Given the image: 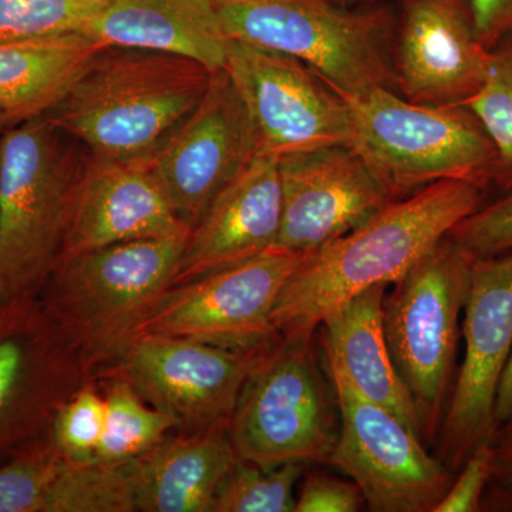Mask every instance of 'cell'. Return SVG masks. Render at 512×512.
<instances>
[{"instance_id":"obj_38","label":"cell","mask_w":512,"mask_h":512,"mask_svg":"<svg viewBox=\"0 0 512 512\" xmlns=\"http://www.w3.org/2000/svg\"><path fill=\"white\" fill-rule=\"evenodd\" d=\"M335 2L343 3V5H356V3L375 2V0H335Z\"/></svg>"},{"instance_id":"obj_37","label":"cell","mask_w":512,"mask_h":512,"mask_svg":"<svg viewBox=\"0 0 512 512\" xmlns=\"http://www.w3.org/2000/svg\"><path fill=\"white\" fill-rule=\"evenodd\" d=\"M10 126H12V124H10V121L8 117H6V114L0 111V136H2L3 130H5L6 127Z\"/></svg>"},{"instance_id":"obj_12","label":"cell","mask_w":512,"mask_h":512,"mask_svg":"<svg viewBox=\"0 0 512 512\" xmlns=\"http://www.w3.org/2000/svg\"><path fill=\"white\" fill-rule=\"evenodd\" d=\"M90 380L96 376L37 296L0 303V457L45 436Z\"/></svg>"},{"instance_id":"obj_33","label":"cell","mask_w":512,"mask_h":512,"mask_svg":"<svg viewBox=\"0 0 512 512\" xmlns=\"http://www.w3.org/2000/svg\"><path fill=\"white\" fill-rule=\"evenodd\" d=\"M363 503L365 500L355 483L315 473L302 484L295 512H357Z\"/></svg>"},{"instance_id":"obj_23","label":"cell","mask_w":512,"mask_h":512,"mask_svg":"<svg viewBox=\"0 0 512 512\" xmlns=\"http://www.w3.org/2000/svg\"><path fill=\"white\" fill-rule=\"evenodd\" d=\"M101 49L100 43L82 33L3 40L0 42V111L12 126L45 116L66 96Z\"/></svg>"},{"instance_id":"obj_24","label":"cell","mask_w":512,"mask_h":512,"mask_svg":"<svg viewBox=\"0 0 512 512\" xmlns=\"http://www.w3.org/2000/svg\"><path fill=\"white\" fill-rule=\"evenodd\" d=\"M106 426L93 461L124 463L146 454L175 429V421L150 406L123 377L103 376Z\"/></svg>"},{"instance_id":"obj_28","label":"cell","mask_w":512,"mask_h":512,"mask_svg":"<svg viewBox=\"0 0 512 512\" xmlns=\"http://www.w3.org/2000/svg\"><path fill=\"white\" fill-rule=\"evenodd\" d=\"M109 0H0V42L86 32Z\"/></svg>"},{"instance_id":"obj_35","label":"cell","mask_w":512,"mask_h":512,"mask_svg":"<svg viewBox=\"0 0 512 512\" xmlns=\"http://www.w3.org/2000/svg\"><path fill=\"white\" fill-rule=\"evenodd\" d=\"M473 15L478 42L493 49L512 35V0H467Z\"/></svg>"},{"instance_id":"obj_29","label":"cell","mask_w":512,"mask_h":512,"mask_svg":"<svg viewBox=\"0 0 512 512\" xmlns=\"http://www.w3.org/2000/svg\"><path fill=\"white\" fill-rule=\"evenodd\" d=\"M66 461L47 433L9 456L0 464V512H43Z\"/></svg>"},{"instance_id":"obj_5","label":"cell","mask_w":512,"mask_h":512,"mask_svg":"<svg viewBox=\"0 0 512 512\" xmlns=\"http://www.w3.org/2000/svg\"><path fill=\"white\" fill-rule=\"evenodd\" d=\"M231 40L284 53L339 94L397 92L393 13L335 0H214ZM399 93V92H397Z\"/></svg>"},{"instance_id":"obj_32","label":"cell","mask_w":512,"mask_h":512,"mask_svg":"<svg viewBox=\"0 0 512 512\" xmlns=\"http://www.w3.org/2000/svg\"><path fill=\"white\" fill-rule=\"evenodd\" d=\"M493 470L491 440L478 446L454 477L443 500L433 512H480L481 501Z\"/></svg>"},{"instance_id":"obj_30","label":"cell","mask_w":512,"mask_h":512,"mask_svg":"<svg viewBox=\"0 0 512 512\" xmlns=\"http://www.w3.org/2000/svg\"><path fill=\"white\" fill-rule=\"evenodd\" d=\"M106 426V400L99 380H90L60 407L47 436L64 460L93 461Z\"/></svg>"},{"instance_id":"obj_3","label":"cell","mask_w":512,"mask_h":512,"mask_svg":"<svg viewBox=\"0 0 512 512\" xmlns=\"http://www.w3.org/2000/svg\"><path fill=\"white\" fill-rule=\"evenodd\" d=\"M188 237L120 242L56 262L37 298L96 379L119 363L171 288Z\"/></svg>"},{"instance_id":"obj_2","label":"cell","mask_w":512,"mask_h":512,"mask_svg":"<svg viewBox=\"0 0 512 512\" xmlns=\"http://www.w3.org/2000/svg\"><path fill=\"white\" fill-rule=\"evenodd\" d=\"M211 74L188 57L103 47L45 116L96 156H151L200 104Z\"/></svg>"},{"instance_id":"obj_19","label":"cell","mask_w":512,"mask_h":512,"mask_svg":"<svg viewBox=\"0 0 512 512\" xmlns=\"http://www.w3.org/2000/svg\"><path fill=\"white\" fill-rule=\"evenodd\" d=\"M281 215L279 157L259 148L191 229L171 288L244 264L274 247Z\"/></svg>"},{"instance_id":"obj_9","label":"cell","mask_w":512,"mask_h":512,"mask_svg":"<svg viewBox=\"0 0 512 512\" xmlns=\"http://www.w3.org/2000/svg\"><path fill=\"white\" fill-rule=\"evenodd\" d=\"M308 254L272 247L244 264L167 289L137 329L234 350H268L282 336L272 312L286 279Z\"/></svg>"},{"instance_id":"obj_39","label":"cell","mask_w":512,"mask_h":512,"mask_svg":"<svg viewBox=\"0 0 512 512\" xmlns=\"http://www.w3.org/2000/svg\"><path fill=\"white\" fill-rule=\"evenodd\" d=\"M0 303H2V302H0Z\"/></svg>"},{"instance_id":"obj_25","label":"cell","mask_w":512,"mask_h":512,"mask_svg":"<svg viewBox=\"0 0 512 512\" xmlns=\"http://www.w3.org/2000/svg\"><path fill=\"white\" fill-rule=\"evenodd\" d=\"M134 460L66 461L47 494L43 512H134Z\"/></svg>"},{"instance_id":"obj_16","label":"cell","mask_w":512,"mask_h":512,"mask_svg":"<svg viewBox=\"0 0 512 512\" xmlns=\"http://www.w3.org/2000/svg\"><path fill=\"white\" fill-rule=\"evenodd\" d=\"M281 228L274 247L311 254L396 200L365 158L339 144L279 158Z\"/></svg>"},{"instance_id":"obj_36","label":"cell","mask_w":512,"mask_h":512,"mask_svg":"<svg viewBox=\"0 0 512 512\" xmlns=\"http://www.w3.org/2000/svg\"><path fill=\"white\" fill-rule=\"evenodd\" d=\"M512 419V352L507 366L501 377L498 387L497 399H495L494 420L495 427L507 423Z\"/></svg>"},{"instance_id":"obj_15","label":"cell","mask_w":512,"mask_h":512,"mask_svg":"<svg viewBox=\"0 0 512 512\" xmlns=\"http://www.w3.org/2000/svg\"><path fill=\"white\" fill-rule=\"evenodd\" d=\"M259 148L247 107L220 69L212 72L200 104L150 160L171 210L192 229Z\"/></svg>"},{"instance_id":"obj_22","label":"cell","mask_w":512,"mask_h":512,"mask_svg":"<svg viewBox=\"0 0 512 512\" xmlns=\"http://www.w3.org/2000/svg\"><path fill=\"white\" fill-rule=\"evenodd\" d=\"M238 460L228 427L167 436L134 458L136 510L212 512L215 495Z\"/></svg>"},{"instance_id":"obj_10","label":"cell","mask_w":512,"mask_h":512,"mask_svg":"<svg viewBox=\"0 0 512 512\" xmlns=\"http://www.w3.org/2000/svg\"><path fill=\"white\" fill-rule=\"evenodd\" d=\"M463 313L466 350L436 437L454 474L497 429L495 399L512 352V251L473 258Z\"/></svg>"},{"instance_id":"obj_13","label":"cell","mask_w":512,"mask_h":512,"mask_svg":"<svg viewBox=\"0 0 512 512\" xmlns=\"http://www.w3.org/2000/svg\"><path fill=\"white\" fill-rule=\"evenodd\" d=\"M268 350L225 349L177 336L140 335L119 363L100 377H123L150 406L175 421V430L198 433L229 427L248 377Z\"/></svg>"},{"instance_id":"obj_7","label":"cell","mask_w":512,"mask_h":512,"mask_svg":"<svg viewBox=\"0 0 512 512\" xmlns=\"http://www.w3.org/2000/svg\"><path fill=\"white\" fill-rule=\"evenodd\" d=\"M473 256L444 237L383 299L387 349L419 412L421 440H436L454 386L460 318Z\"/></svg>"},{"instance_id":"obj_20","label":"cell","mask_w":512,"mask_h":512,"mask_svg":"<svg viewBox=\"0 0 512 512\" xmlns=\"http://www.w3.org/2000/svg\"><path fill=\"white\" fill-rule=\"evenodd\" d=\"M387 285L356 293L320 322L329 373L338 375L360 396L389 410L421 440V424L412 394L397 373L383 330ZM423 441V440H421Z\"/></svg>"},{"instance_id":"obj_1","label":"cell","mask_w":512,"mask_h":512,"mask_svg":"<svg viewBox=\"0 0 512 512\" xmlns=\"http://www.w3.org/2000/svg\"><path fill=\"white\" fill-rule=\"evenodd\" d=\"M484 188L444 180L396 198L308 254L286 279L272 322L279 335H315L320 322L370 286L393 285L458 222L484 205Z\"/></svg>"},{"instance_id":"obj_18","label":"cell","mask_w":512,"mask_h":512,"mask_svg":"<svg viewBox=\"0 0 512 512\" xmlns=\"http://www.w3.org/2000/svg\"><path fill=\"white\" fill-rule=\"evenodd\" d=\"M190 232L171 210L150 156L113 158L86 150L60 258Z\"/></svg>"},{"instance_id":"obj_21","label":"cell","mask_w":512,"mask_h":512,"mask_svg":"<svg viewBox=\"0 0 512 512\" xmlns=\"http://www.w3.org/2000/svg\"><path fill=\"white\" fill-rule=\"evenodd\" d=\"M84 35L103 47H133L188 57L224 69L231 39L214 0H109Z\"/></svg>"},{"instance_id":"obj_27","label":"cell","mask_w":512,"mask_h":512,"mask_svg":"<svg viewBox=\"0 0 512 512\" xmlns=\"http://www.w3.org/2000/svg\"><path fill=\"white\" fill-rule=\"evenodd\" d=\"M305 464L264 468L238 460L215 495L212 512H295Z\"/></svg>"},{"instance_id":"obj_34","label":"cell","mask_w":512,"mask_h":512,"mask_svg":"<svg viewBox=\"0 0 512 512\" xmlns=\"http://www.w3.org/2000/svg\"><path fill=\"white\" fill-rule=\"evenodd\" d=\"M491 448L493 470L481 511L512 512V419L495 429Z\"/></svg>"},{"instance_id":"obj_17","label":"cell","mask_w":512,"mask_h":512,"mask_svg":"<svg viewBox=\"0 0 512 512\" xmlns=\"http://www.w3.org/2000/svg\"><path fill=\"white\" fill-rule=\"evenodd\" d=\"M394 46L397 92L412 103L466 106L483 87L490 50L467 0H400Z\"/></svg>"},{"instance_id":"obj_31","label":"cell","mask_w":512,"mask_h":512,"mask_svg":"<svg viewBox=\"0 0 512 512\" xmlns=\"http://www.w3.org/2000/svg\"><path fill=\"white\" fill-rule=\"evenodd\" d=\"M447 237L473 258L512 251V188L458 222Z\"/></svg>"},{"instance_id":"obj_6","label":"cell","mask_w":512,"mask_h":512,"mask_svg":"<svg viewBox=\"0 0 512 512\" xmlns=\"http://www.w3.org/2000/svg\"><path fill=\"white\" fill-rule=\"evenodd\" d=\"M355 148L394 198L444 180L494 183L497 151L467 106H426L389 89L346 96Z\"/></svg>"},{"instance_id":"obj_4","label":"cell","mask_w":512,"mask_h":512,"mask_svg":"<svg viewBox=\"0 0 512 512\" xmlns=\"http://www.w3.org/2000/svg\"><path fill=\"white\" fill-rule=\"evenodd\" d=\"M86 148L46 116L0 136V302L36 298L62 254Z\"/></svg>"},{"instance_id":"obj_26","label":"cell","mask_w":512,"mask_h":512,"mask_svg":"<svg viewBox=\"0 0 512 512\" xmlns=\"http://www.w3.org/2000/svg\"><path fill=\"white\" fill-rule=\"evenodd\" d=\"M476 114L497 151L494 187L512 188V35L488 52L487 73L480 92L466 104Z\"/></svg>"},{"instance_id":"obj_8","label":"cell","mask_w":512,"mask_h":512,"mask_svg":"<svg viewBox=\"0 0 512 512\" xmlns=\"http://www.w3.org/2000/svg\"><path fill=\"white\" fill-rule=\"evenodd\" d=\"M313 336H285L252 370L228 427L239 460L264 468L329 463L339 439L338 400L320 372Z\"/></svg>"},{"instance_id":"obj_11","label":"cell","mask_w":512,"mask_h":512,"mask_svg":"<svg viewBox=\"0 0 512 512\" xmlns=\"http://www.w3.org/2000/svg\"><path fill=\"white\" fill-rule=\"evenodd\" d=\"M329 375L340 430L328 464L352 478L369 511L433 512L456 474L431 457L402 420L360 396L342 377Z\"/></svg>"},{"instance_id":"obj_14","label":"cell","mask_w":512,"mask_h":512,"mask_svg":"<svg viewBox=\"0 0 512 512\" xmlns=\"http://www.w3.org/2000/svg\"><path fill=\"white\" fill-rule=\"evenodd\" d=\"M247 107L259 146L279 158L352 144L348 103L306 64L231 40L224 66Z\"/></svg>"}]
</instances>
